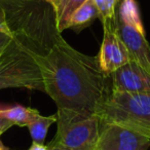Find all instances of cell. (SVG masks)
<instances>
[{"instance_id":"5","label":"cell","mask_w":150,"mask_h":150,"mask_svg":"<svg viewBox=\"0 0 150 150\" xmlns=\"http://www.w3.org/2000/svg\"><path fill=\"white\" fill-rule=\"evenodd\" d=\"M150 139L135 131L112 123H101L95 150H148Z\"/></svg>"},{"instance_id":"12","label":"cell","mask_w":150,"mask_h":150,"mask_svg":"<svg viewBox=\"0 0 150 150\" xmlns=\"http://www.w3.org/2000/svg\"><path fill=\"white\" fill-rule=\"evenodd\" d=\"M54 122H57V114L50 116H43L39 114L32 122L27 125L34 143L44 144L48 129Z\"/></svg>"},{"instance_id":"14","label":"cell","mask_w":150,"mask_h":150,"mask_svg":"<svg viewBox=\"0 0 150 150\" xmlns=\"http://www.w3.org/2000/svg\"><path fill=\"white\" fill-rule=\"evenodd\" d=\"M11 127H13V123L9 121L7 118H5L1 113H0V134L2 135L4 132L9 129Z\"/></svg>"},{"instance_id":"16","label":"cell","mask_w":150,"mask_h":150,"mask_svg":"<svg viewBox=\"0 0 150 150\" xmlns=\"http://www.w3.org/2000/svg\"><path fill=\"white\" fill-rule=\"evenodd\" d=\"M9 40H11V36L4 33H0V57L2 54L4 48L6 47V45L8 44Z\"/></svg>"},{"instance_id":"17","label":"cell","mask_w":150,"mask_h":150,"mask_svg":"<svg viewBox=\"0 0 150 150\" xmlns=\"http://www.w3.org/2000/svg\"><path fill=\"white\" fill-rule=\"evenodd\" d=\"M28 150H48V148H47V146L44 145V144H38V143H34L33 142Z\"/></svg>"},{"instance_id":"9","label":"cell","mask_w":150,"mask_h":150,"mask_svg":"<svg viewBox=\"0 0 150 150\" xmlns=\"http://www.w3.org/2000/svg\"><path fill=\"white\" fill-rule=\"evenodd\" d=\"M117 19L121 24L133 28L143 35H146L139 4L136 0H122L119 6Z\"/></svg>"},{"instance_id":"13","label":"cell","mask_w":150,"mask_h":150,"mask_svg":"<svg viewBox=\"0 0 150 150\" xmlns=\"http://www.w3.org/2000/svg\"><path fill=\"white\" fill-rule=\"evenodd\" d=\"M117 0H94L99 13V19L102 22L112 21L116 18L115 16V7Z\"/></svg>"},{"instance_id":"6","label":"cell","mask_w":150,"mask_h":150,"mask_svg":"<svg viewBox=\"0 0 150 150\" xmlns=\"http://www.w3.org/2000/svg\"><path fill=\"white\" fill-rule=\"evenodd\" d=\"M109 78L111 90L131 94H150V76L133 61L114 71Z\"/></svg>"},{"instance_id":"8","label":"cell","mask_w":150,"mask_h":150,"mask_svg":"<svg viewBox=\"0 0 150 150\" xmlns=\"http://www.w3.org/2000/svg\"><path fill=\"white\" fill-rule=\"evenodd\" d=\"M97 19H99V13L94 3V0H86L71 16L68 29H72L76 33H79L80 31L92 25Z\"/></svg>"},{"instance_id":"15","label":"cell","mask_w":150,"mask_h":150,"mask_svg":"<svg viewBox=\"0 0 150 150\" xmlns=\"http://www.w3.org/2000/svg\"><path fill=\"white\" fill-rule=\"evenodd\" d=\"M0 33H4L7 34V35L11 36V32H9V29L7 27V24L5 22L4 16H3V13L0 8Z\"/></svg>"},{"instance_id":"2","label":"cell","mask_w":150,"mask_h":150,"mask_svg":"<svg viewBox=\"0 0 150 150\" xmlns=\"http://www.w3.org/2000/svg\"><path fill=\"white\" fill-rule=\"evenodd\" d=\"M101 123H112L150 139V94H131L109 88L96 111Z\"/></svg>"},{"instance_id":"3","label":"cell","mask_w":150,"mask_h":150,"mask_svg":"<svg viewBox=\"0 0 150 150\" xmlns=\"http://www.w3.org/2000/svg\"><path fill=\"white\" fill-rule=\"evenodd\" d=\"M100 127V118L96 114L58 109L56 136L46 146L68 150H95Z\"/></svg>"},{"instance_id":"20","label":"cell","mask_w":150,"mask_h":150,"mask_svg":"<svg viewBox=\"0 0 150 150\" xmlns=\"http://www.w3.org/2000/svg\"><path fill=\"white\" fill-rule=\"evenodd\" d=\"M48 150H68V149H64V148H58V147H50V148H48Z\"/></svg>"},{"instance_id":"11","label":"cell","mask_w":150,"mask_h":150,"mask_svg":"<svg viewBox=\"0 0 150 150\" xmlns=\"http://www.w3.org/2000/svg\"><path fill=\"white\" fill-rule=\"evenodd\" d=\"M86 0H59L54 7L57 18V26L61 34L68 29L69 20L78 7H80Z\"/></svg>"},{"instance_id":"10","label":"cell","mask_w":150,"mask_h":150,"mask_svg":"<svg viewBox=\"0 0 150 150\" xmlns=\"http://www.w3.org/2000/svg\"><path fill=\"white\" fill-rule=\"evenodd\" d=\"M0 113L18 127H27L34 120L40 112L37 109L31 107H25L22 105H13L11 107L0 106Z\"/></svg>"},{"instance_id":"19","label":"cell","mask_w":150,"mask_h":150,"mask_svg":"<svg viewBox=\"0 0 150 150\" xmlns=\"http://www.w3.org/2000/svg\"><path fill=\"white\" fill-rule=\"evenodd\" d=\"M44 1H47V2H50L54 7V5L57 4V0H44Z\"/></svg>"},{"instance_id":"1","label":"cell","mask_w":150,"mask_h":150,"mask_svg":"<svg viewBox=\"0 0 150 150\" xmlns=\"http://www.w3.org/2000/svg\"><path fill=\"white\" fill-rule=\"evenodd\" d=\"M40 69L44 93L58 109L96 114L109 90V76L100 69L97 57L75 50L63 36L42 58Z\"/></svg>"},{"instance_id":"22","label":"cell","mask_w":150,"mask_h":150,"mask_svg":"<svg viewBox=\"0 0 150 150\" xmlns=\"http://www.w3.org/2000/svg\"><path fill=\"white\" fill-rule=\"evenodd\" d=\"M0 136H1V134H0Z\"/></svg>"},{"instance_id":"18","label":"cell","mask_w":150,"mask_h":150,"mask_svg":"<svg viewBox=\"0 0 150 150\" xmlns=\"http://www.w3.org/2000/svg\"><path fill=\"white\" fill-rule=\"evenodd\" d=\"M0 150H9V148L6 147V146H5L2 142L0 141Z\"/></svg>"},{"instance_id":"4","label":"cell","mask_w":150,"mask_h":150,"mask_svg":"<svg viewBox=\"0 0 150 150\" xmlns=\"http://www.w3.org/2000/svg\"><path fill=\"white\" fill-rule=\"evenodd\" d=\"M114 20L102 23L103 40L97 57L100 69L107 76L132 61L125 43L115 30Z\"/></svg>"},{"instance_id":"21","label":"cell","mask_w":150,"mask_h":150,"mask_svg":"<svg viewBox=\"0 0 150 150\" xmlns=\"http://www.w3.org/2000/svg\"><path fill=\"white\" fill-rule=\"evenodd\" d=\"M58 2H59V0H57V4H58ZM56 4V5H57ZM56 5H54V7H56Z\"/></svg>"},{"instance_id":"7","label":"cell","mask_w":150,"mask_h":150,"mask_svg":"<svg viewBox=\"0 0 150 150\" xmlns=\"http://www.w3.org/2000/svg\"><path fill=\"white\" fill-rule=\"evenodd\" d=\"M114 27L118 36L125 43L131 60L150 76V44L146 39V35L121 24L117 18L114 20Z\"/></svg>"}]
</instances>
